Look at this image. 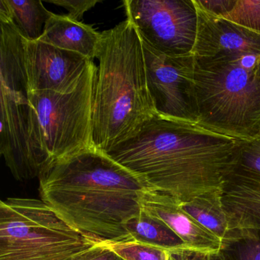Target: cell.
Wrapping results in <instances>:
<instances>
[{
  "label": "cell",
  "mask_w": 260,
  "mask_h": 260,
  "mask_svg": "<svg viewBox=\"0 0 260 260\" xmlns=\"http://www.w3.org/2000/svg\"><path fill=\"white\" fill-rule=\"evenodd\" d=\"M115 260H124V259H122V258H120V257L116 256V258H115Z\"/></svg>",
  "instance_id": "27"
},
{
  "label": "cell",
  "mask_w": 260,
  "mask_h": 260,
  "mask_svg": "<svg viewBox=\"0 0 260 260\" xmlns=\"http://www.w3.org/2000/svg\"><path fill=\"white\" fill-rule=\"evenodd\" d=\"M96 75L93 62L72 92H30V148L39 178L57 161L94 147L92 109Z\"/></svg>",
  "instance_id": "5"
},
{
  "label": "cell",
  "mask_w": 260,
  "mask_h": 260,
  "mask_svg": "<svg viewBox=\"0 0 260 260\" xmlns=\"http://www.w3.org/2000/svg\"><path fill=\"white\" fill-rule=\"evenodd\" d=\"M102 32L92 25L75 20L68 15L53 13L45 24L39 41L60 49L78 53L94 61L96 58Z\"/></svg>",
  "instance_id": "14"
},
{
  "label": "cell",
  "mask_w": 260,
  "mask_h": 260,
  "mask_svg": "<svg viewBox=\"0 0 260 260\" xmlns=\"http://www.w3.org/2000/svg\"><path fill=\"white\" fill-rule=\"evenodd\" d=\"M47 3L63 7L68 11V16L81 22L85 13L95 7L99 0H47Z\"/></svg>",
  "instance_id": "21"
},
{
  "label": "cell",
  "mask_w": 260,
  "mask_h": 260,
  "mask_svg": "<svg viewBox=\"0 0 260 260\" xmlns=\"http://www.w3.org/2000/svg\"><path fill=\"white\" fill-rule=\"evenodd\" d=\"M191 251L188 249L167 250V260H188Z\"/></svg>",
  "instance_id": "23"
},
{
  "label": "cell",
  "mask_w": 260,
  "mask_h": 260,
  "mask_svg": "<svg viewBox=\"0 0 260 260\" xmlns=\"http://www.w3.org/2000/svg\"><path fill=\"white\" fill-rule=\"evenodd\" d=\"M53 13L40 0H1L0 16L7 18L27 42L39 40Z\"/></svg>",
  "instance_id": "15"
},
{
  "label": "cell",
  "mask_w": 260,
  "mask_h": 260,
  "mask_svg": "<svg viewBox=\"0 0 260 260\" xmlns=\"http://www.w3.org/2000/svg\"><path fill=\"white\" fill-rule=\"evenodd\" d=\"M255 74L258 76V77H260V56L258 57V61H257L256 67H255Z\"/></svg>",
  "instance_id": "26"
},
{
  "label": "cell",
  "mask_w": 260,
  "mask_h": 260,
  "mask_svg": "<svg viewBox=\"0 0 260 260\" xmlns=\"http://www.w3.org/2000/svg\"><path fill=\"white\" fill-rule=\"evenodd\" d=\"M126 229L132 240L137 241L148 243L167 250L189 249L167 225L149 217L142 211L138 217L127 223Z\"/></svg>",
  "instance_id": "17"
},
{
  "label": "cell",
  "mask_w": 260,
  "mask_h": 260,
  "mask_svg": "<svg viewBox=\"0 0 260 260\" xmlns=\"http://www.w3.org/2000/svg\"><path fill=\"white\" fill-rule=\"evenodd\" d=\"M96 58L92 144L107 153L157 113L149 91L142 41L130 21L102 32Z\"/></svg>",
  "instance_id": "3"
},
{
  "label": "cell",
  "mask_w": 260,
  "mask_h": 260,
  "mask_svg": "<svg viewBox=\"0 0 260 260\" xmlns=\"http://www.w3.org/2000/svg\"><path fill=\"white\" fill-rule=\"evenodd\" d=\"M256 57L194 58L197 124L240 141L260 139V77Z\"/></svg>",
  "instance_id": "4"
},
{
  "label": "cell",
  "mask_w": 260,
  "mask_h": 260,
  "mask_svg": "<svg viewBox=\"0 0 260 260\" xmlns=\"http://www.w3.org/2000/svg\"><path fill=\"white\" fill-rule=\"evenodd\" d=\"M100 241L68 224L42 199L0 203V260H80Z\"/></svg>",
  "instance_id": "6"
},
{
  "label": "cell",
  "mask_w": 260,
  "mask_h": 260,
  "mask_svg": "<svg viewBox=\"0 0 260 260\" xmlns=\"http://www.w3.org/2000/svg\"><path fill=\"white\" fill-rule=\"evenodd\" d=\"M0 153L15 179L39 177L30 148L31 106L25 64V39L0 17Z\"/></svg>",
  "instance_id": "7"
},
{
  "label": "cell",
  "mask_w": 260,
  "mask_h": 260,
  "mask_svg": "<svg viewBox=\"0 0 260 260\" xmlns=\"http://www.w3.org/2000/svg\"><path fill=\"white\" fill-rule=\"evenodd\" d=\"M141 41L149 91L157 115L197 124L194 56L166 55Z\"/></svg>",
  "instance_id": "9"
},
{
  "label": "cell",
  "mask_w": 260,
  "mask_h": 260,
  "mask_svg": "<svg viewBox=\"0 0 260 260\" xmlns=\"http://www.w3.org/2000/svg\"><path fill=\"white\" fill-rule=\"evenodd\" d=\"M123 7L127 20L152 48L168 56L191 54L198 25L193 0H125Z\"/></svg>",
  "instance_id": "8"
},
{
  "label": "cell",
  "mask_w": 260,
  "mask_h": 260,
  "mask_svg": "<svg viewBox=\"0 0 260 260\" xmlns=\"http://www.w3.org/2000/svg\"><path fill=\"white\" fill-rule=\"evenodd\" d=\"M198 14L192 55L199 60L260 54V35L205 10L193 0Z\"/></svg>",
  "instance_id": "12"
},
{
  "label": "cell",
  "mask_w": 260,
  "mask_h": 260,
  "mask_svg": "<svg viewBox=\"0 0 260 260\" xmlns=\"http://www.w3.org/2000/svg\"><path fill=\"white\" fill-rule=\"evenodd\" d=\"M240 141L196 123L157 115L107 153L146 188L185 203L220 189Z\"/></svg>",
  "instance_id": "1"
},
{
  "label": "cell",
  "mask_w": 260,
  "mask_h": 260,
  "mask_svg": "<svg viewBox=\"0 0 260 260\" xmlns=\"http://www.w3.org/2000/svg\"><path fill=\"white\" fill-rule=\"evenodd\" d=\"M94 61L78 53L41 41H25V64L30 92L68 93L78 87Z\"/></svg>",
  "instance_id": "11"
},
{
  "label": "cell",
  "mask_w": 260,
  "mask_h": 260,
  "mask_svg": "<svg viewBox=\"0 0 260 260\" xmlns=\"http://www.w3.org/2000/svg\"><path fill=\"white\" fill-rule=\"evenodd\" d=\"M208 260H226L221 251L208 255Z\"/></svg>",
  "instance_id": "25"
},
{
  "label": "cell",
  "mask_w": 260,
  "mask_h": 260,
  "mask_svg": "<svg viewBox=\"0 0 260 260\" xmlns=\"http://www.w3.org/2000/svg\"><path fill=\"white\" fill-rule=\"evenodd\" d=\"M117 256L124 260H167V250L137 240L100 241Z\"/></svg>",
  "instance_id": "19"
},
{
  "label": "cell",
  "mask_w": 260,
  "mask_h": 260,
  "mask_svg": "<svg viewBox=\"0 0 260 260\" xmlns=\"http://www.w3.org/2000/svg\"><path fill=\"white\" fill-rule=\"evenodd\" d=\"M100 241L96 247L80 260H115L117 255L111 249L102 245Z\"/></svg>",
  "instance_id": "22"
},
{
  "label": "cell",
  "mask_w": 260,
  "mask_h": 260,
  "mask_svg": "<svg viewBox=\"0 0 260 260\" xmlns=\"http://www.w3.org/2000/svg\"><path fill=\"white\" fill-rule=\"evenodd\" d=\"M220 191L232 231L260 230V139L240 141Z\"/></svg>",
  "instance_id": "10"
},
{
  "label": "cell",
  "mask_w": 260,
  "mask_h": 260,
  "mask_svg": "<svg viewBox=\"0 0 260 260\" xmlns=\"http://www.w3.org/2000/svg\"><path fill=\"white\" fill-rule=\"evenodd\" d=\"M222 18L260 35V0H231Z\"/></svg>",
  "instance_id": "20"
},
{
  "label": "cell",
  "mask_w": 260,
  "mask_h": 260,
  "mask_svg": "<svg viewBox=\"0 0 260 260\" xmlns=\"http://www.w3.org/2000/svg\"><path fill=\"white\" fill-rule=\"evenodd\" d=\"M41 199L80 232L102 241L132 240L146 188L135 175L95 147L53 164L39 176Z\"/></svg>",
  "instance_id": "2"
},
{
  "label": "cell",
  "mask_w": 260,
  "mask_h": 260,
  "mask_svg": "<svg viewBox=\"0 0 260 260\" xmlns=\"http://www.w3.org/2000/svg\"><path fill=\"white\" fill-rule=\"evenodd\" d=\"M181 206L201 226L222 242L232 231L222 203L220 188L207 191L189 202L181 203Z\"/></svg>",
  "instance_id": "16"
},
{
  "label": "cell",
  "mask_w": 260,
  "mask_h": 260,
  "mask_svg": "<svg viewBox=\"0 0 260 260\" xmlns=\"http://www.w3.org/2000/svg\"><path fill=\"white\" fill-rule=\"evenodd\" d=\"M208 255L206 252L199 251H191L188 255V260H208Z\"/></svg>",
  "instance_id": "24"
},
{
  "label": "cell",
  "mask_w": 260,
  "mask_h": 260,
  "mask_svg": "<svg viewBox=\"0 0 260 260\" xmlns=\"http://www.w3.org/2000/svg\"><path fill=\"white\" fill-rule=\"evenodd\" d=\"M141 210L171 229L192 251L219 252L222 241L187 214L179 201L159 191L144 188L140 194Z\"/></svg>",
  "instance_id": "13"
},
{
  "label": "cell",
  "mask_w": 260,
  "mask_h": 260,
  "mask_svg": "<svg viewBox=\"0 0 260 260\" xmlns=\"http://www.w3.org/2000/svg\"><path fill=\"white\" fill-rule=\"evenodd\" d=\"M220 251L226 260H260V230H233Z\"/></svg>",
  "instance_id": "18"
}]
</instances>
